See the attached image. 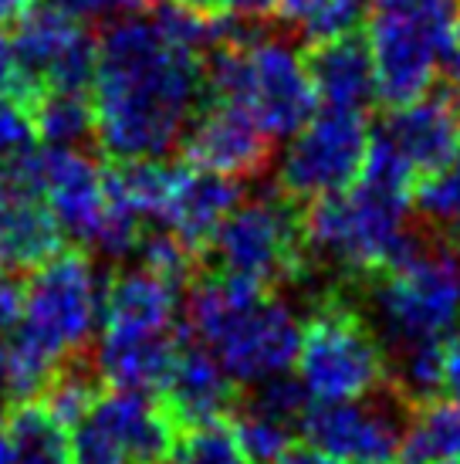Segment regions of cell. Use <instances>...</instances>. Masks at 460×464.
<instances>
[{"label": "cell", "instance_id": "36", "mask_svg": "<svg viewBox=\"0 0 460 464\" xmlns=\"http://www.w3.org/2000/svg\"><path fill=\"white\" fill-rule=\"evenodd\" d=\"M21 309H24V282L14 271L0 268V333L21 323Z\"/></svg>", "mask_w": 460, "mask_h": 464}, {"label": "cell", "instance_id": "22", "mask_svg": "<svg viewBox=\"0 0 460 464\" xmlns=\"http://www.w3.org/2000/svg\"><path fill=\"white\" fill-rule=\"evenodd\" d=\"M85 31V21L72 14L58 11L52 4H31L17 21H14V48L21 54V65L44 92V75L58 62V54Z\"/></svg>", "mask_w": 460, "mask_h": 464}, {"label": "cell", "instance_id": "42", "mask_svg": "<svg viewBox=\"0 0 460 464\" xmlns=\"http://www.w3.org/2000/svg\"><path fill=\"white\" fill-rule=\"evenodd\" d=\"M34 0H0V24H14Z\"/></svg>", "mask_w": 460, "mask_h": 464}, {"label": "cell", "instance_id": "32", "mask_svg": "<svg viewBox=\"0 0 460 464\" xmlns=\"http://www.w3.org/2000/svg\"><path fill=\"white\" fill-rule=\"evenodd\" d=\"M34 140H38V126H34L31 105L0 92V160L31 150Z\"/></svg>", "mask_w": 460, "mask_h": 464}, {"label": "cell", "instance_id": "25", "mask_svg": "<svg viewBox=\"0 0 460 464\" xmlns=\"http://www.w3.org/2000/svg\"><path fill=\"white\" fill-rule=\"evenodd\" d=\"M109 387L99 373V366L91 360V353H75L68 360L58 362V370L52 373L48 387L41 390V403L62 420L68 430H75L85 417L91 413L95 400L102 397V390Z\"/></svg>", "mask_w": 460, "mask_h": 464}, {"label": "cell", "instance_id": "33", "mask_svg": "<svg viewBox=\"0 0 460 464\" xmlns=\"http://www.w3.org/2000/svg\"><path fill=\"white\" fill-rule=\"evenodd\" d=\"M366 14H369V0H325L321 11L302 27L308 41H325L359 27L366 21Z\"/></svg>", "mask_w": 460, "mask_h": 464}, {"label": "cell", "instance_id": "44", "mask_svg": "<svg viewBox=\"0 0 460 464\" xmlns=\"http://www.w3.org/2000/svg\"><path fill=\"white\" fill-rule=\"evenodd\" d=\"M0 464H11V440H7V424L0 417Z\"/></svg>", "mask_w": 460, "mask_h": 464}, {"label": "cell", "instance_id": "39", "mask_svg": "<svg viewBox=\"0 0 460 464\" xmlns=\"http://www.w3.org/2000/svg\"><path fill=\"white\" fill-rule=\"evenodd\" d=\"M224 14L244 17V21H268L274 14V0H220Z\"/></svg>", "mask_w": 460, "mask_h": 464}, {"label": "cell", "instance_id": "10", "mask_svg": "<svg viewBox=\"0 0 460 464\" xmlns=\"http://www.w3.org/2000/svg\"><path fill=\"white\" fill-rule=\"evenodd\" d=\"M369 119L362 109L329 105L294 132L278 169V187L292 200H315L352 187L369 150Z\"/></svg>", "mask_w": 460, "mask_h": 464}, {"label": "cell", "instance_id": "16", "mask_svg": "<svg viewBox=\"0 0 460 464\" xmlns=\"http://www.w3.org/2000/svg\"><path fill=\"white\" fill-rule=\"evenodd\" d=\"M89 417L119 440L129 464H167L179 434L159 400L146 390L105 387Z\"/></svg>", "mask_w": 460, "mask_h": 464}, {"label": "cell", "instance_id": "7", "mask_svg": "<svg viewBox=\"0 0 460 464\" xmlns=\"http://www.w3.org/2000/svg\"><path fill=\"white\" fill-rule=\"evenodd\" d=\"M294 370L311 400H359L386 380V346L352 285H335L311 302Z\"/></svg>", "mask_w": 460, "mask_h": 464}, {"label": "cell", "instance_id": "27", "mask_svg": "<svg viewBox=\"0 0 460 464\" xmlns=\"http://www.w3.org/2000/svg\"><path fill=\"white\" fill-rule=\"evenodd\" d=\"M136 255H139L142 268L153 271L156 278L169 282L173 288H187L196 278V271L204 268L200 255L173 227H156V220L142 227Z\"/></svg>", "mask_w": 460, "mask_h": 464}, {"label": "cell", "instance_id": "41", "mask_svg": "<svg viewBox=\"0 0 460 464\" xmlns=\"http://www.w3.org/2000/svg\"><path fill=\"white\" fill-rule=\"evenodd\" d=\"M153 4L156 0H112V14H119V17H139V14H146Z\"/></svg>", "mask_w": 460, "mask_h": 464}, {"label": "cell", "instance_id": "40", "mask_svg": "<svg viewBox=\"0 0 460 464\" xmlns=\"http://www.w3.org/2000/svg\"><path fill=\"white\" fill-rule=\"evenodd\" d=\"M278 464H339L335 458H329L325 451L311 448V444H292Z\"/></svg>", "mask_w": 460, "mask_h": 464}, {"label": "cell", "instance_id": "20", "mask_svg": "<svg viewBox=\"0 0 460 464\" xmlns=\"http://www.w3.org/2000/svg\"><path fill=\"white\" fill-rule=\"evenodd\" d=\"M179 288L146 268H115L102 285V333H159L177 325Z\"/></svg>", "mask_w": 460, "mask_h": 464}, {"label": "cell", "instance_id": "12", "mask_svg": "<svg viewBox=\"0 0 460 464\" xmlns=\"http://www.w3.org/2000/svg\"><path fill=\"white\" fill-rule=\"evenodd\" d=\"M179 160L224 177H261L274 156V140L241 105L200 99L179 132Z\"/></svg>", "mask_w": 460, "mask_h": 464}, {"label": "cell", "instance_id": "37", "mask_svg": "<svg viewBox=\"0 0 460 464\" xmlns=\"http://www.w3.org/2000/svg\"><path fill=\"white\" fill-rule=\"evenodd\" d=\"M444 393L460 403V323L444 335Z\"/></svg>", "mask_w": 460, "mask_h": 464}, {"label": "cell", "instance_id": "21", "mask_svg": "<svg viewBox=\"0 0 460 464\" xmlns=\"http://www.w3.org/2000/svg\"><path fill=\"white\" fill-rule=\"evenodd\" d=\"M169 183H173V167L159 163V156L109 160L102 167L105 200L142 220H163Z\"/></svg>", "mask_w": 460, "mask_h": 464}, {"label": "cell", "instance_id": "6", "mask_svg": "<svg viewBox=\"0 0 460 464\" xmlns=\"http://www.w3.org/2000/svg\"><path fill=\"white\" fill-rule=\"evenodd\" d=\"M460 0H369L366 38L376 99L386 109L417 102L457 54Z\"/></svg>", "mask_w": 460, "mask_h": 464}, {"label": "cell", "instance_id": "28", "mask_svg": "<svg viewBox=\"0 0 460 464\" xmlns=\"http://www.w3.org/2000/svg\"><path fill=\"white\" fill-rule=\"evenodd\" d=\"M167 464H247L230 417H214L179 430Z\"/></svg>", "mask_w": 460, "mask_h": 464}, {"label": "cell", "instance_id": "8", "mask_svg": "<svg viewBox=\"0 0 460 464\" xmlns=\"http://www.w3.org/2000/svg\"><path fill=\"white\" fill-rule=\"evenodd\" d=\"M99 278L91 255L81 245L62 247L52 261L31 271L24 282V309L17 339L62 362L85 353L99 319Z\"/></svg>", "mask_w": 460, "mask_h": 464}, {"label": "cell", "instance_id": "30", "mask_svg": "<svg viewBox=\"0 0 460 464\" xmlns=\"http://www.w3.org/2000/svg\"><path fill=\"white\" fill-rule=\"evenodd\" d=\"M413 204L420 210L423 224H434L440 231L460 234V156L450 167L417 180Z\"/></svg>", "mask_w": 460, "mask_h": 464}, {"label": "cell", "instance_id": "17", "mask_svg": "<svg viewBox=\"0 0 460 464\" xmlns=\"http://www.w3.org/2000/svg\"><path fill=\"white\" fill-rule=\"evenodd\" d=\"M305 72L311 89L325 105L339 109H366L376 99V68L366 31H345L325 41H308Z\"/></svg>", "mask_w": 460, "mask_h": 464}, {"label": "cell", "instance_id": "9", "mask_svg": "<svg viewBox=\"0 0 460 464\" xmlns=\"http://www.w3.org/2000/svg\"><path fill=\"white\" fill-rule=\"evenodd\" d=\"M413 403L383 380L359 400H315L302 417L305 444L325 451L339 464H389L399 461L403 434Z\"/></svg>", "mask_w": 460, "mask_h": 464}, {"label": "cell", "instance_id": "1", "mask_svg": "<svg viewBox=\"0 0 460 464\" xmlns=\"http://www.w3.org/2000/svg\"><path fill=\"white\" fill-rule=\"evenodd\" d=\"M204 99V58L169 44L153 21L119 17L99 38L91 112L105 160L167 156Z\"/></svg>", "mask_w": 460, "mask_h": 464}, {"label": "cell", "instance_id": "14", "mask_svg": "<svg viewBox=\"0 0 460 464\" xmlns=\"http://www.w3.org/2000/svg\"><path fill=\"white\" fill-rule=\"evenodd\" d=\"M379 132L413 167L417 180L450 167L460 156V109L447 89L434 95L426 92L417 102L389 109L379 122Z\"/></svg>", "mask_w": 460, "mask_h": 464}, {"label": "cell", "instance_id": "19", "mask_svg": "<svg viewBox=\"0 0 460 464\" xmlns=\"http://www.w3.org/2000/svg\"><path fill=\"white\" fill-rule=\"evenodd\" d=\"M183 339H187V325H173L159 333H102L91 360L109 387L156 393L167 383Z\"/></svg>", "mask_w": 460, "mask_h": 464}, {"label": "cell", "instance_id": "24", "mask_svg": "<svg viewBox=\"0 0 460 464\" xmlns=\"http://www.w3.org/2000/svg\"><path fill=\"white\" fill-rule=\"evenodd\" d=\"M440 458H460V403L444 397L413 407L399 448L403 464H430Z\"/></svg>", "mask_w": 460, "mask_h": 464}, {"label": "cell", "instance_id": "31", "mask_svg": "<svg viewBox=\"0 0 460 464\" xmlns=\"http://www.w3.org/2000/svg\"><path fill=\"white\" fill-rule=\"evenodd\" d=\"M251 387H254L251 393H241V407L261 413V417H271L278 424H288V427L302 424L311 397H308V390L302 387L298 376L278 373V376H268V380H257Z\"/></svg>", "mask_w": 460, "mask_h": 464}, {"label": "cell", "instance_id": "46", "mask_svg": "<svg viewBox=\"0 0 460 464\" xmlns=\"http://www.w3.org/2000/svg\"><path fill=\"white\" fill-rule=\"evenodd\" d=\"M457 52H460V21H457Z\"/></svg>", "mask_w": 460, "mask_h": 464}, {"label": "cell", "instance_id": "29", "mask_svg": "<svg viewBox=\"0 0 460 464\" xmlns=\"http://www.w3.org/2000/svg\"><path fill=\"white\" fill-rule=\"evenodd\" d=\"M227 417L230 424H234L237 440H241V451L247 458V464H278L294 444V427L278 424L271 417L247 411V407H241V400H237V407Z\"/></svg>", "mask_w": 460, "mask_h": 464}, {"label": "cell", "instance_id": "5", "mask_svg": "<svg viewBox=\"0 0 460 464\" xmlns=\"http://www.w3.org/2000/svg\"><path fill=\"white\" fill-rule=\"evenodd\" d=\"M204 268L241 275L264 288H311L321 295V278L305 245L298 200L274 187L230 210L204 251Z\"/></svg>", "mask_w": 460, "mask_h": 464}, {"label": "cell", "instance_id": "23", "mask_svg": "<svg viewBox=\"0 0 460 464\" xmlns=\"http://www.w3.org/2000/svg\"><path fill=\"white\" fill-rule=\"evenodd\" d=\"M11 464H72L68 427L41 400H17L4 417Z\"/></svg>", "mask_w": 460, "mask_h": 464}, {"label": "cell", "instance_id": "4", "mask_svg": "<svg viewBox=\"0 0 460 464\" xmlns=\"http://www.w3.org/2000/svg\"><path fill=\"white\" fill-rule=\"evenodd\" d=\"M407 210L409 200L359 180L339 194L308 200L302 210L305 245L325 288H356L383 271L409 227Z\"/></svg>", "mask_w": 460, "mask_h": 464}, {"label": "cell", "instance_id": "15", "mask_svg": "<svg viewBox=\"0 0 460 464\" xmlns=\"http://www.w3.org/2000/svg\"><path fill=\"white\" fill-rule=\"evenodd\" d=\"M64 247V231L44 197L0 173V268L31 275Z\"/></svg>", "mask_w": 460, "mask_h": 464}, {"label": "cell", "instance_id": "35", "mask_svg": "<svg viewBox=\"0 0 460 464\" xmlns=\"http://www.w3.org/2000/svg\"><path fill=\"white\" fill-rule=\"evenodd\" d=\"M0 92L21 99L24 105H34L41 99V85L24 72L21 54L14 48V34L4 31V24H0Z\"/></svg>", "mask_w": 460, "mask_h": 464}, {"label": "cell", "instance_id": "43", "mask_svg": "<svg viewBox=\"0 0 460 464\" xmlns=\"http://www.w3.org/2000/svg\"><path fill=\"white\" fill-rule=\"evenodd\" d=\"M177 4H183V7H190V11H200V14H224V7H220V0H177Z\"/></svg>", "mask_w": 460, "mask_h": 464}, {"label": "cell", "instance_id": "11", "mask_svg": "<svg viewBox=\"0 0 460 464\" xmlns=\"http://www.w3.org/2000/svg\"><path fill=\"white\" fill-rule=\"evenodd\" d=\"M244 44H247V62H251L244 109L257 119V126L271 140L294 136L315 116V102H319L302 54L288 41L268 34V27Z\"/></svg>", "mask_w": 460, "mask_h": 464}, {"label": "cell", "instance_id": "26", "mask_svg": "<svg viewBox=\"0 0 460 464\" xmlns=\"http://www.w3.org/2000/svg\"><path fill=\"white\" fill-rule=\"evenodd\" d=\"M38 140L52 146H72L95 136V112H91V92L44 89L41 99L31 105Z\"/></svg>", "mask_w": 460, "mask_h": 464}, {"label": "cell", "instance_id": "3", "mask_svg": "<svg viewBox=\"0 0 460 464\" xmlns=\"http://www.w3.org/2000/svg\"><path fill=\"white\" fill-rule=\"evenodd\" d=\"M376 312L386 349L444 339L460 323V241L434 224H409L383 271L356 285Z\"/></svg>", "mask_w": 460, "mask_h": 464}, {"label": "cell", "instance_id": "45", "mask_svg": "<svg viewBox=\"0 0 460 464\" xmlns=\"http://www.w3.org/2000/svg\"><path fill=\"white\" fill-rule=\"evenodd\" d=\"M4 370H7V349L0 346V387H4Z\"/></svg>", "mask_w": 460, "mask_h": 464}, {"label": "cell", "instance_id": "13", "mask_svg": "<svg viewBox=\"0 0 460 464\" xmlns=\"http://www.w3.org/2000/svg\"><path fill=\"white\" fill-rule=\"evenodd\" d=\"M153 397L169 413L173 427L187 430V427L214 420V417H227L241 400V383L220 366V360L200 339L187 333L167 383L156 390Z\"/></svg>", "mask_w": 460, "mask_h": 464}, {"label": "cell", "instance_id": "47", "mask_svg": "<svg viewBox=\"0 0 460 464\" xmlns=\"http://www.w3.org/2000/svg\"><path fill=\"white\" fill-rule=\"evenodd\" d=\"M389 464H397V461H389Z\"/></svg>", "mask_w": 460, "mask_h": 464}, {"label": "cell", "instance_id": "38", "mask_svg": "<svg viewBox=\"0 0 460 464\" xmlns=\"http://www.w3.org/2000/svg\"><path fill=\"white\" fill-rule=\"evenodd\" d=\"M325 0H274V14L282 24H305L321 11Z\"/></svg>", "mask_w": 460, "mask_h": 464}, {"label": "cell", "instance_id": "34", "mask_svg": "<svg viewBox=\"0 0 460 464\" xmlns=\"http://www.w3.org/2000/svg\"><path fill=\"white\" fill-rule=\"evenodd\" d=\"M72 464H129V458L109 430H102L91 417H85V420L75 427Z\"/></svg>", "mask_w": 460, "mask_h": 464}, {"label": "cell", "instance_id": "2", "mask_svg": "<svg viewBox=\"0 0 460 464\" xmlns=\"http://www.w3.org/2000/svg\"><path fill=\"white\" fill-rule=\"evenodd\" d=\"M187 333L244 387L288 373L302 346V325L288 302L217 268H200L187 285Z\"/></svg>", "mask_w": 460, "mask_h": 464}, {"label": "cell", "instance_id": "18", "mask_svg": "<svg viewBox=\"0 0 460 464\" xmlns=\"http://www.w3.org/2000/svg\"><path fill=\"white\" fill-rule=\"evenodd\" d=\"M241 197L244 190L234 177L183 163V167H173V183H169V200L163 220L204 261L210 237L217 234V227L224 224L230 210L241 204Z\"/></svg>", "mask_w": 460, "mask_h": 464}]
</instances>
